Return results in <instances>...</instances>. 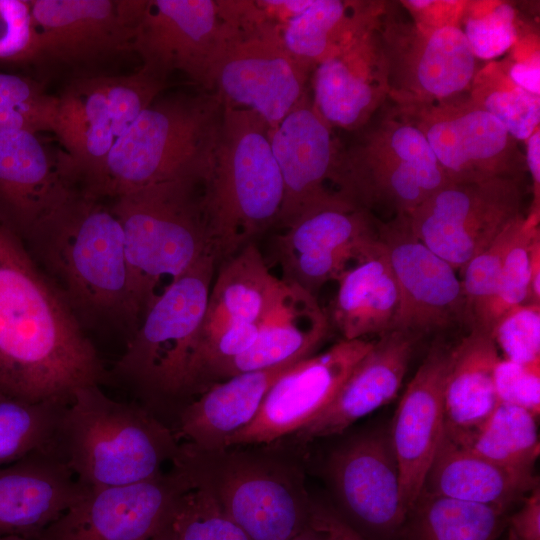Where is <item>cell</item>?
<instances>
[{"mask_svg":"<svg viewBox=\"0 0 540 540\" xmlns=\"http://www.w3.org/2000/svg\"><path fill=\"white\" fill-rule=\"evenodd\" d=\"M291 540H328V539L322 532L308 525L303 531H301Z\"/></svg>","mask_w":540,"mask_h":540,"instance_id":"53","label":"cell"},{"mask_svg":"<svg viewBox=\"0 0 540 540\" xmlns=\"http://www.w3.org/2000/svg\"><path fill=\"white\" fill-rule=\"evenodd\" d=\"M536 416L526 409L498 403L466 446L506 469L535 474L540 444Z\"/></svg>","mask_w":540,"mask_h":540,"instance_id":"36","label":"cell"},{"mask_svg":"<svg viewBox=\"0 0 540 540\" xmlns=\"http://www.w3.org/2000/svg\"><path fill=\"white\" fill-rule=\"evenodd\" d=\"M372 344L342 339L297 362L273 383L254 418L225 447L268 444L296 433L332 401Z\"/></svg>","mask_w":540,"mask_h":540,"instance_id":"17","label":"cell"},{"mask_svg":"<svg viewBox=\"0 0 540 540\" xmlns=\"http://www.w3.org/2000/svg\"><path fill=\"white\" fill-rule=\"evenodd\" d=\"M295 364L244 372L211 385L180 413L177 440L204 450L226 448L228 438L254 418L273 383Z\"/></svg>","mask_w":540,"mask_h":540,"instance_id":"30","label":"cell"},{"mask_svg":"<svg viewBox=\"0 0 540 540\" xmlns=\"http://www.w3.org/2000/svg\"><path fill=\"white\" fill-rule=\"evenodd\" d=\"M525 166L532 178L533 202L530 209L540 210V129L525 141Z\"/></svg>","mask_w":540,"mask_h":540,"instance_id":"51","label":"cell"},{"mask_svg":"<svg viewBox=\"0 0 540 540\" xmlns=\"http://www.w3.org/2000/svg\"><path fill=\"white\" fill-rule=\"evenodd\" d=\"M522 204L518 178L448 182L409 216V222L425 246L460 270L523 213Z\"/></svg>","mask_w":540,"mask_h":540,"instance_id":"13","label":"cell"},{"mask_svg":"<svg viewBox=\"0 0 540 540\" xmlns=\"http://www.w3.org/2000/svg\"><path fill=\"white\" fill-rule=\"evenodd\" d=\"M418 340L401 330L380 335L332 401L294 433V439L303 443L341 434L359 419L389 403L402 385Z\"/></svg>","mask_w":540,"mask_h":540,"instance_id":"27","label":"cell"},{"mask_svg":"<svg viewBox=\"0 0 540 540\" xmlns=\"http://www.w3.org/2000/svg\"><path fill=\"white\" fill-rule=\"evenodd\" d=\"M68 403L28 402L0 395V466L54 444Z\"/></svg>","mask_w":540,"mask_h":540,"instance_id":"39","label":"cell"},{"mask_svg":"<svg viewBox=\"0 0 540 540\" xmlns=\"http://www.w3.org/2000/svg\"><path fill=\"white\" fill-rule=\"evenodd\" d=\"M224 105L214 91L156 98L133 121L100 171L80 190L105 199L166 181L205 184L215 156Z\"/></svg>","mask_w":540,"mask_h":540,"instance_id":"3","label":"cell"},{"mask_svg":"<svg viewBox=\"0 0 540 540\" xmlns=\"http://www.w3.org/2000/svg\"><path fill=\"white\" fill-rule=\"evenodd\" d=\"M0 540H31L20 536H2Z\"/></svg>","mask_w":540,"mask_h":540,"instance_id":"55","label":"cell"},{"mask_svg":"<svg viewBox=\"0 0 540 540\" xmlns=\"http://www.w3.org/2000/svg\"><path fill=\"white\" fill-rule=\"evenodd\" d=\"M216 263L213 251H207L156 297L130 336L114 375L145 393L187 394Z\"/></svg>","mask_w":540,"mask_h":540,"instance_id":"10","label":"cell"},{"mask_svg":"<svg viewBox=\"0 0 540 540\" xmlns=\"http://www.w3.org/2000/svg\"><path fill=\"white\" fill-rule=\"evenodd\" d=\"M384 1L311 0L309 6L281 26L288 53L313 72L355 35L371 25Z\"/></svg>","mask_w":540,"mask_h":540,"instance_id":"34","label":"cell"},{"mask_svg":"<svg viewBox=\"0 0 540 540\" xmlns=\"http://www.w3.org/2000/svg\"><path fill=\"white\" fill-rule=\"evenodd\" d=\"M281 172L284 200L277 225L287 228L308 209L332 196L340 143L309 95L269 132Z\"/></svg>","mask_w":540,"mask_h":540,"instance_id":"23","label":"cell"},{"mask_svg":"<svg viewBox=\"0 0 540 540\" xmlns=\"http://www.w3.org/2000/svg\"><path fill=\"white\" fill-rule=\"evenodd\" d=\"M452 348L435 343L410 380L389 427L403 505L418 498L444 428V387Z\"/></svg>","mask_w":540,"mask_h":540,"instance_id":"24","label":"cell"},{"mask_svg":"<svg viewBox=\"0 0 540 540\" xmlns=\"http://www.w3.org/2000/svg\"><path fill=\"white\" fill-rule=\"evenodd\" d=\"M540 210H529L521 229L509 248L495 289L477 311L470 328L490 334L495 324L509 311L530 303L531 248L540 237Z\"/></svg>","mask_w":540,"mask_h":540,"instance_id":"40","label":"cell"},{"mask_svg":"<svg viewBox=\"0 0 540 540\" xmlns=\"http://www.w3.org/2000/svg\"><path fill=\"white\" fill-rule=\"evenodd\" d=\"M498 348L490 334L471 328L451 351L444 387L443 432L466 445L498 405L494 369Z\"/></svg>","mask_w":540,"mask_h":540,"instance_id":"32","label":"cell"},{"mask_svg":"<svg viewBox=\"0 0 540 540\" xmlns=\"http://www.w3.org/2000/svg\"><path fill=\"white\" fill-rule=\"evenodd\" d=\"M171 462L204 483L251 540H291L310 521L301 472L270 453L183 442Z\"/></svg>","mask_w":540,"mask_h":540,"instance_id":"8","label":"cell"},{"mask_svg":"<svg viewBox=\"0 0 540 540\" xmlns=\"http://www.w3.org/2000/svg\"><path fill=\"white\" fill-rule=\"evenodd\" d=\"M401 109L425 137L448 182L519 179L526 169L519 142L499 120L474 104L468 92Z\"/></svg>","mask_w":540,"mask_h":540,"instance_id":"14","label":"cell"},{"mask_svg":"<svg viewBox=\"0 0 540 540\" xmlns=\"http://www.w3.org/2000/svg\"><path fill=\"white\" fill-rule=\"evenodd\" d=\"M505 512L421 491L398 535L400 540H496Z\"/></svg>","mask_w":540,"mask_h":540,"instance_id":"35","label":"cell"},{"mask_svg":"<svg viewBox=\"0 0 540 540\" xmlns=\"http://www.w3.org/2000/svg\"><path fill=\"white\" fill-rule=\"evenodd\" d=\"M509 523V540H540V488L531 490Z\"/></svg>","mask_w":540,"mask_h":540,"instance_id":"49","label":"cell"},{"mask_svg":"<svg viewBox=\"0 0 540 540\" xmlns=\"http://www.w3.org/2000/svg\"><path fill=\"white\" fill-rule=\"evenodd\" d=\"M537 486L535 474L496 465L443 432L421 491L507 510Z\"/></svg>","mask_w":540,"mask_h":540,"instance_id":"31","label":"cell"},{"mask_svg":"<svg viewBox=\"0 0 540 540\" xmlns=\"http://www.w3.org/2000/svg\"><path fill=\"white\" fill-rule=\"evenodd\" d=\"M354 133L339 147L332 185L372 214L410 216L448 183L421 131L388 99Z\"/></svg>","mask_w":540,"mask_h":540,"instance_id":"7","label":"cell"},{"mask_svg":"<svg viewBox=\"0 0 540 540\" xmlns=\"http://www.w3.org/2000/svg\"><path fill=\"white\" fill-rule=\"evenodd\" d=\"M377 27L389 101L406 109L469 92L477 59L460 27L421 26L399 1H384Z\"/></svg>","mask_w":540,"mask_h":540,"instance_id":"12","label":"cell"},{"mask_svg":"<svg viewBox=\"0 0 540 540\" xmlns=\"http://www.w3.org/2000/svg\"><path fill=\"white\" fill-rule=\"evenodd\" d=\"M474 104L499 120L518 142H525L540 122V96L516 85L498 60L476 71L469 88Z\"/></svg>","mask_w":540,"mask_h":540,"instance_id":"38","label":"cell"},{"mask_svg":"<svg viewBox=\"0 0 540 540\" xmlns=\"http://www.w3.org/2000/svg\"><path fill=\"white\" fill-rule=\"evenodd\" d=\"M203 192V182L181 178L120 195L111 205L124 234L138 325L156 299L160 282L168 278L172 283L212 250Z\"/></svg>","mask_w":540,"mask_h":540,"instance_id":"6","label":"cell"},{"mask_svg":"<svg viewBox=\"0 0 540 540\" xmlns=\"http://www.w3.org/2000/svg\"><path fill=\"white\" fill-rule=\"evenodd\" d=\"M181 487L165 529L170 540H251L225 513L211 490L175 462Z\"/></svg>","mask_w":540,"mask_h":540,"instance_id":"37","label":"cell"},{"mask_svg":"<svg viewBox=\"0 0 540 540\" xmlns=\"http://www.w3.org/2000/svg\"><path fill=\"white\" fill-rule=\"evenodd\" d=\"M223 105L218 144L202 196L217 261L277 225L284 200L270 128L250 110Z\"/></svg>","mask_w":540,"mask_h":540,"instance_id":"5","label":"cell"},{"mask_svg":"<svg viewBox=\"0 0 540 540\" xmlns=\"http://www.w3.org/2000/svg\"><path fill=\"white\" fill-rule=\"evenodd\" d=\"M150 540H170L168 533L165 529V526L161 529L160 532H158L154 537H152Z\"/></svg>","mask_w":540,"mask_h":540,"instance_id":"54","label":"cell"},{"mask_svg":"<svg viewBox=\"0 0 540 540\" xmlns=\"http://www.w3.org/2000/svg\"><path fill=\"white\" fill-rule=\"evenodd\" d=\"M166 81L141 67L129 75L83 77L67 85L58 97L54 134L66 150L62 165L73 186L81 189L100 171Z\"/></svg>","mask_w":540,"mask_h":540,"instance_id":"11","label":"cell"},{"mask_svg":"<svg viewBox=\"0 0 540 540\" xmlns=\"http://www.w3.org/2000/svg\"><path fill=\"white\" fill-rule=\"evenodd\" d=\"M329 479L347 514L380 536L398 535L407 515L389 429L349 438L329 457Z\"/></svg>","mask_w":540,"mask_h":540,"instance_id":"20","label":"cell"},{"mask_svg":"<svg viewBox=\"0 0 540 540\" xmlns=\"http://www.w3.org/2000/svg\"><path fill=\"white\" fill-rule=\"evenodd\" d=\"M330 324L342 339H364L395 330L400 293L387 250L379 238L337 279Z\"/></svg>","mask_w":540,"mask_h":540,"instance_id":"29","label":"cell"},{"mask_svg":"<svg viewBox=\"0 0 540 540\" xmlns=\"http://www.w3.org/2000/svg\"><path fill=\"white\" fill-rule=\"evenodd\" d=\"M282 283L254 242L223 260L211 285L195 348L231 327L259 323Z\"/></svg>","mask_w":540,"mask_h":540,"instance_id":"33","label":"cell"},{"mask_svg":"<svg viewBox=\"0 0 540 540\" xmlns=\"http://www.w3.org/2000/svg\"><path fill=\"white\" fill-rule=\"evenodd\" d=\"M509 540V539H508Z\"/></svg>","mask_w":540,"mask_h":540,"instance_id":"56","label":"cell"},{"mask_svg":"<svg viewBox=\"0 0 540 540\" xmlns=\"http://www.w3.org/2000/svg\"><path fill=\"white\" fill-rule=\"evenodd\" d=\"M400 293L395 330L423 335L466 322V305L456 270L412 232L409 216L378 221Z\"/></svg>","mask_w":540,"mask_h":540,"instance_id":"18","label":"cell"},{"mask_svg":"<svg viewBox=\"0 0 540 540\" xmlns=\"http://www.w3.org/2000/svg\"><path fill=\"white\" fill-rule=\"evenodd\" d=\"M329 327V317L320 307L316 296L283 280L273 303L258 323V334L253 345L224 365L215 374L213 384L244 372L270 369L306 359L326 338Z\"/></svg>","mask_w":540,"mask_h":540,"instance_id":"28","label":"cell"},{"mask_svg":"<svg viewBox=\"0 0 540 540\" xmlns=\"http://www.w3.org/2000/svg\"><path fill=\"white\" fill-rule=\"evenodd\" d=\"M40 53L30 0H0V61L29 62Z\"/></svg>","mask_w":540,"mask_h":540,"instance_id":"45","label":"cell"},{"mask_svg":"<svg viewBox=\"0 0 540 540\" xmlns=\"http://www.w3.org/2000/svg\"><path fill=\"white\" fill-rule=\"evenodd\" d=\"M508 77L525 91L540 96L539 36L528 32L518 37L507 57L498 60Z\"/></svg>","mask_w":540,"mask_h":540,"instance_id":"47","label":"cell"},{"mask_svg":"<svg viewBox=\"0 0 540 540\" xmlns=\"http://www.w3.org/2000/svg\"><path fill=\"white\" fill-rule=\"evenodd\" d=\"M525 214L511 222L483 251L462 267L460 279L466 305V322L470 324L477 311L492 295L506 254L517 237Z\"/></svg>","mask_w":540,"mask_h":540,"instance_id":"43","label":"cell"},{"mask_svg":"<svg viewBox=\"0 0 540 540\" xmlns=\"http://www.w3.org/2000/svg\"><path fill=\"white\" fill-rule=\"evenodd\" d=\"M104 377L81 321L22 240L0 224V395L68 403Z\"/></svg>","mask_w":540,"mask_h":540,"instance_id":"1","label":"cell"},{"mask_svg":"<svg viewBox=\"0 0 540 540\" xmlns=\"http://www.w3.org/2000/svg\"><path fill=\"white\" fill-rule=\"evenodd\" d=\"M180 487L172 466L147 480L85 488L36 540H150L165 526Z\"/></svg>","mask_w":540,"mask_h":540,"instance_id":"19","label":"cell"},{"mask_svg":"<svg viewBox=\"0 0 540 540\" xmlns=\"http://www.w3.org/2000/svg\"><path fill=\"white\" fill-rule=\"evenodd\" d=\"M84 491L55 443L0 466V537L36 540Z\"/></svg>","mask_w":540,"mask_h":540,"instance_id":"26","label":"cell"},{"mask_svg":"<svg viewBox=\"0 0 540 540\" xmlns=\"http://www.w3.org/2000/svg\"><path fill=\"white\" fill-rule=\"evenodd\" d=\"M490 335L504 359L520 363H540V304L528 303L506 313Z\"/></svg>","mask_w":540,"mask_h":540,"instance_id":"44","label":"cell"},{"mask_svg":"<svg viewBox=\"0 0 540 540\" xmlns=\"http://www.w3.org/2000/svg\"><path fill=\"white\" fill-rule=\"evenodd\" d=\"M378 221L339 193L313 206L277 236L283 280L316 296L378 239Z\"/></svg>","mask_w":540,"mask_h":540,"instance_id":"15","label":"cell"},{"mask_svg":"<svg viewBox=\"0 0 540 540\" xmlns=\"http://www.w3.org/2000/svg\"><path fill=\"white\" fill-rule=\"evenodd\" d=\"M147 0H30L40 58L82 64L132 49Z\"/></svg>","mask_w":540,"mask_h":540,"instance_id":"21","label":"cell"},{"mask_svg":"<svg viewBox=\"0 0 540 540\" xmlns=\"http://www.w3.org/2000/svg\"><path fill=\"white\" fill-rule=\"evenodd\" d=\"M378 18L312 72L313 106L331 128L360 129L388 99Z\"/></svg>","mask_w":540,"mask_h":540,"instance_id":"22","label":"cell"},{"mask_svg":"<svg viewBox=\"0 0 540 540\" xmlns=\"http://www.w3.org/2000/svg\"><path fill=\"white\" fill-rule=\"evenodd\" d=\"M530 303L540 304V237L531 248Z\"/></svg>","mask_w":540,"mask_h":540,"instance_id":"52","label":"cell"},{"mask_svg":"<svg viewBox=\"0 0 540 540\" xmlns=\"http://www.w3.org/2000/svg\"><path fill=\"white\" fill-rule=\"evenodd\" d=\"M58 97L29 77L0 72V134L55 130Z\"/></svg>","mask_w":540,"mask_h":540,"instance_id":"41","label":"cell"},{"mask_svg":"<svg viewBox=\"0 0 540 540\" xmlns=\"http://www.w3.org/2000/svg\"><path fill=\"white\" fill-rule=\"evenodd\" d=\"M225 34L217 0H147L131 51L158 76L180 71L212 91Z\"/></svg>","mask_w":540,"mask_h":540,"instance_id":"16","label":"cell"},{"mask_svg":"<svg viewBox=\"0 0 540 540\" xmlns=\"http://www.w3.org/2000/svg\"><path fill=\"white\" fill-rule=\"evenodd\" d=\"M410 17L427 28L460 27L466 0H401Z\"/></svg>","mask_w":540,"mask_h":540,"instance_id":"48","label":"cell"},{"mask_svg":"<svg viewBox=\"0 0 540 540\" xmlns=\"http://www.w3.org/2000/svg\"><path fill=\"white\" fill-rule=\"evenodd\" d=\"M55 445L85 488L147 480L172 461L175 433L146 408L108 397L100 385L78 389L65 407Z\"/></svg>","mask_w":540,"mask_h":540,"instance_id":"4","label":"cell"},{"mask_svg":"<svg viewBox=\"0 0 540 540\" xmlns=\"http://www.w3.org/2000/svg\"><path fill=\"white\" fill-rule=\"evenodd\" d=\"M499 403L515 405L536 417L540 413V363L520 364L500 358L494 369Z\"/></svg>","mask_w":540,"mask_h":540,"instance_id":"46","label":"cell"},{"mask_svg":"<svg viewBox=\"0 0 540 540\" xmlns=\"http://www.w3.org/2000/svg\"><path fill=\"white\" fill-rule=\"evenodd\" d=\"M460 28L477 60L494 61L517 40V11L506 1H466Z\"/></svg>","mask_w":540,"mask_h":540,"instance_id":"42","label":"cell"},{"mask_svg":"<svg viewBox=\"0 0 540 540\" xmlns=\"http://www.w3.org/2000/svg\"><path fill=\"white\" fill-rule=\"evenodd\" d=\"M75 190L38 134H0V224L23 243Z\"/></svg>","mask_w":540,"mask_h":540,"instance_id":"25","label":"cell"},{"mask_svg":"<svg viewBox=\"0 0 540 540\" xmlns=\"http://www.w3.org/2000/svg\"><path fill=\"white\" fill-rule=\"evenodd\" d=\"M309 525L322 532L328 540H364L340 517L318 506H312Z\"/></svg>","mask_w":540,"mask_h":540,"instance_id":"50","label":"cell"},{"mask_svg":"<svg viewBox=\"0 0 540 540\" xmlns=\"http://www.w3.org/2000/svg\"><path fill=\"white\" fill-rule=\"evenodd\" d=\"M103 200L76 188L24 244L81 323L120 321L132 335L138 321L124 234L112 207Z\"/></svg>","mask_w":540,"mask_h":540,"instance_id":"2","label":"cell"},{"mask_svg":"<svg viewBox=\"0 0 540 540\" xmlns=\"http://www.w3.org/2000/svg\"><path fill=\"white\" fill-rule=\"evenodd\" d=\"M217 2L226 34L212 91L223 104L256 113L272 129L309 95L311 72L288 53L281 25L257 1Z\"/></svg>","mask_w":540,"mask_h":540,"instance_id":"9","label":"cell"}]
</instances>
